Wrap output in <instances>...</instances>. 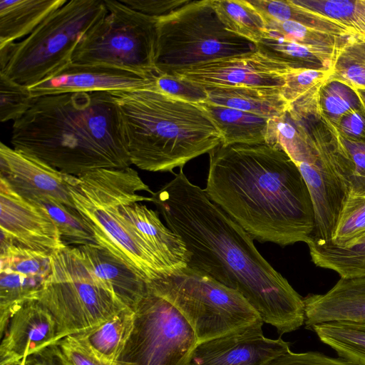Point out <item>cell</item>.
<instances>
[{"mask_svg": "<svg viewBox=\"0 0 365 365\" xmlns=\"http://www.w3.org/2000/svg\"><path fill=\"white\" fill-rule=\"evenodd\" d=\"M150 197L167 227L184 242L187 267L239 292L280 335L304 324V298L261 255L254 239L192 184L182 168Z\"/></svg>", "mask_w": 365, "mask_h": 365, "instance_id": "6da1fadb", "label": "cell"}, {"mask_svg": "<svg viewBox=\"0 0 365 365\" xmlns=\"http://www.w3.org/2000/svg\"><path fill=\"white\" fill-rule=\"evenodd\" d=\"M209 155L206 194L253 239L280 246L312 240L311 195L284 150L265 143L220 144Z\"/></svg>", "mask_w": 365, "mask_h": 365, "instance_id": "7a4b0ae2", "label": "cell"}, {"mask_svg": "<svg viewBox=\"0 0 365 365\" xmlns=\"http://www.w3.org/2000/svg\"><path fill=\"white\" fill-rule=\"evenodd\" d=\"M13 148L74 176L131 165L119 109L111 93L34 97L13 123Z\"/></svg>", "mask_w": 365, "mask_h": 365, "instance_id": "3957f363", "label": "cell"}, {"mask_svg": "<svg viewBox=\"0 0 365 365\" xmlns=\"http://www.w3.org/2000/svg\"><path fill=\"white\" fill-rule=\"evenodd\" d=\"M153 85L113 94L131 165L174 173V168L220 145L222 135L201 104L168 95Z\"/></svg>", "mask_w": 365, "mask_h": 365, "instance_id": "277c9868", "label": "cell"}, {"mask_svg": "<svg viewBox=\"0 0 365 365\" xmlns=\"http://www.w3.org/2000/svg\"><path fill=\"white\" fill-rule=\"evenodd\" d=\"M69 190L75 208L98 245L131 267L148 282L169 273L161 261L123 217V205L151 197L153 192L130 167L106 168L71 175Z\"/></svg>", "mask_w": 365, "mask_h": 365, "instance_id": "5b68a950", "label": "cell"}, {"mask_svg": "<svg viewBox=\"0 0 365 365\" xmlns=\"http://www.w3.org/2000/svg\"><path fill=\"white\" fill-rule=\"evenodd\" d=\"M104 0H71L24 40L0 46V73L31 88L72 62L75 48L107 14Z\"/></svg>", "mask_w": 365, "mask_h": 365, "instance_id": "8992f818", "label": "cell"}, {"mask_svg": "<svg viewBox=\"0 0 365 365\" xmlns=\"http://www.w3.org/2000/svg\"><path fill=\"white\" fill-rule=\"evenodd\" d=\"M147 285L149 292L184 316L197 344L263 322L239 292L187 266L150 279Z\"/></svg>", "mask_w": 365, "mask_h": 365, "instance_id": "52a82bcc", "label": "cell"}, {"mask_svg": "<svg viewBox=\"0 0 365 365\" xmlns=\"http://www.w3.org/2000/svg\"><path fill=\"white\" fill-rule=\"evenodd\" d=\"M157 27L158 74L257 50L256 43L226 28L212 0L190 1L159 18Z\"/></svg>", "mask_w": 365, "mask_h": 365, "instance_id": "ba28073f", "label": "cell"}, {"mask_svg": "<svg viewBox=\"0 0 365 365\" xmlns=\"http://www.w3.org/2000/svg\"><path fill=\"white\" fill-rule=\"evenodd\" d=\"M51 271L38 295L57 326L58 341L101 325L127 308L105 289L82 262L76 247L51 255Z\"/></svg>", "mask_w": 365, "mask_h": 365, "instance_id": "9c48e42d", "label": "cell"}, {"mask_svg": "<svg viewBox=\"0 0 365 365\" xmlns=\"http://www.w3.org/2000/svg\"><path fill=\"white\" fill-rule=\"evenodd\" d=\"M104 2L107 14L78 43L72 62L158 74L155 61L159 18L136 11L120 1Z\"/></svg>", "mask_w": 365, "mask_h": 365, "instance_id": "30bf717a", "label": "cell"}, {"mask_svg": "<svg viewBox=\"0 0 365 365\" xmlns=\"http://www.w3.org/2000/svg\"><path fill=\"white\" fill-rule=\"evenodd\" d=\"M134 326L118 362L120 365H187L197 344L184 316L150 292L135 307Z\"/></svg>", "mask_w": 365, "mask_h": 365, "instance_id": "8fae6325", "label": "cell"}, {"mask_svg": "<svg viewBox=\"0 0 365 365\" xmlns=\"http://www.w3.org/2000/svg\"><path fill=\"white\" fill-rule=\"evenodd\" d=\"M293 69L259 51L196 64L173 75L205 88L246 87L282 91Z\"/></svg>", "mask_w": 365, "mask_h": 365, "instance_id": "7c38bea8", "label": "cell"}, {"mask_svg": "<svg viewBox=\"0 0 365 365\" xmlns=\"http://www.w3.org/2000/svg\"><path fill=\"white\" fill-rule=\"evenodd\" d=\"M1 240L51 256L66 245L41 207L15 192L0 178Z\"/></svg>", "mask_w": 365, "mask_h": 365, "instance_id": "4fadbf2b", "label": "cell"}, {"mask_svg": "<svg viewBox=\"0 0 365 365\" xmlns=\"http://www.w3.org/2000/svg\"><path fill=\"white\" fill-rule=\"evenodd\" d=\"M51 271V256L1 240V336L13 312L24 302L38 299Z\"/></svg>", "mask_w": 365, "mask_h": 365, "instance_id": "5bb4252c", "label": "cell"}, {"mask_svg": "<svg viewBox=\"0 0 365 365\" xmlns=\"http://www.w3.org/2000/svg\"><path fill=\"white\" fill-rule=\"evenodd\" d=\"M157 75L104 64L71 62L29 88L34 98L71 93H113L149 88Z\"/></svg>", "mask_w": 365, "mask_h": 365, "instance_id": "9a60e30c", "label": "cell"}, {"mask_svg": "<svg viewBox=\"0 0 365 365\" xmlns=\"http://www.w3.org/2000/svg\"><path fill=\"white\" fill-rule=\"evenodd\" d=\"M262 324H253L197 344L187 365H267L290 351L289 343L282 338L265 337Z\"/></svg>", "mask_w": 365, "mask_h": 365, "instance_id": "2e32d148", "label": "cell"}, {"mask_svg": "<svg viewBox=\"0 0 365 365\" xmlns=\"http://www.w3.org/2000/svg\"><path fill=\"white\" fill-rule=\"evenodd\" d=\"M1 339L0 363L24 360L58 341L53 316L37 299L13 312Z\"/></svg>", "mask_w": 365, "mask_h": 365, "instance_id": "e0dca14e", "label": "cell"}, {"mask_svg": "<svg viewBox=\"0 0 365 365\" xmlns=\"http://www.w3.org/2000/svg\"><path fill=\"white\" fill-rule=\"evenodd\" d=\"M0 178L17 193L48 195L75 208L69 190L71 175L3 143L0 144Z\"/></svg>", "mask_w": 365, "mask_h": 365, "instance_id": "ac0fdd59", "label": "cell"}, {"mask_svg": "<svg viewBox=\"0 0 365 365\" xmlns=\"http://www.w3.org/2000/svg\"><path fill=\"white\" fill-rule=\"evenodd\" d=\"M76 249L82 262L97 282L123 306L134 310L148 292L146 279L98 245H82Z\"/></svg>", "mask_w": 365, "mask_h": 365, "instance_id": "d6986e66", "label": "cell"}, {"mask_svg": "<svg viewBox=\"0 0 365 365\" xmlns=\"http://www.w3.org/2000/svg\"><path fill=\"white\" fill-rule=\"evenodd\" d=\"M307 328L335 321L365 323V277L340 279L325 294L304 297Z\"/></svg>", "mask_w": 365, "mask_h": 365, "instance_id": "ffe728a7", "label": "cell"}, {"mask_svg": "<svg viewBox=\"0 0 365 365\" xmlns=\"http://www.w3.org/2000/svg\"><path fill=\"white\" fill-rule=\"evenodd\" d=\"M120 212L168 272L187 266L188 253L184 242L161 222L158 212L140 202L123 205Z\"/></svg>", "mask_w": 365, "mask_h": 365, "instance_id": "44dd1931", "label": "cell"}, {"mask_svg": "<svg viewBox=\"0 0 365 365\" xmlns=\"http://www.w3.org/2000/svg\"><path fill=\"white\" fill-rule=\"evenodd\" d=\"M67 0H0V46L31 34Z\"/></svg>", "mask_w": 365, "mask_h": 365, "instance_id": "7402d4cb", "label": "cell"}, {"mask_svg": "<svg viewBox=\"0 0 365 365\" xmlns=\"http://www.w3.org/2000/svg\"><path fill=\"white\" fill-rule=\"evenodd\" d=\"M207 103L272 118L289 109L281 91L246 87L205 88Z\"/></svg>", "mask_w": 365, "mask_h": 365, "instance_id": "603a6c76", "label": "cell"}, {"mask_svg": "<svg viewBox=\"0 0 365 365\" xmlns=\"http://www.w3.org/2000/svg\"><path fill=\"white\" fill-rule=\"evenodd\" d=\"M217 124L222 135L221 144H258L265 143L267 118L214 105L201 104Z\"/></svg>", "mask_w": 365, "mask_h": 365, "instance_id": "cb8c5ba5", "label": "cell"}, {"mask_svg": "<svg viewBox=\"0 0 365 365\" xmlns=\"http://www.w3.org/2000/svg\"><path fill=\"white\" fill-rule=\"evenodd\" d=\"M259 51L292 69H334L339 51L302 45L282 38L264 36L258 43Z\"/></svg>", "mask_w": 365, "mask_h": 365, "instance_id": "d4e9b609", "label": "cell"}, {"mask_svg": "<svg viewBox=\"0 0 365 365\" xmlns=\"http://www.w3.org/2000/svg\"><path fill=\"white\" fill-rule=\"evenodd\" d=\"M135 312L125 308L101 325L85 332L81 336L101 357L118 362L133 329Z\"/></svg>", "mask_w": 365, "mask_h": 365, "instance_id": "484cf974", "label": "cell"}, {"mask_svg": "<svg viewBox=\"0 0 365 365\" xmlns=\"http://www.w3.org/2000/svg\"><path fill=\"white\" fill-rule=\"evenodd\" d=\"M265 143L284 150L296 165L309 162L315 153L304 123L289 110L268 119Z\"/></svg>", "mask_w": 365, "mask_h": 365, "instance_id": "4316f807", "label": "cell"}, {"mask_svg": "<svg viewBox=\"0 0 365 365\" xmlns=\"http://www.w3.org/2000/svg\"><path fill=\"white\" fill-rule=\"evenodd\" d=\"M311 329L339 357L365 365V323L335 321L318 324Z\"/></svg>", "mask_w": 365, "mask_h": 365, "instance_id": "83f0119b", "label": "cell"}, {"mask_svg": "<svg viewBox=\"0 0 365 365\" xmlns=\"http://www.w3.org/2000/svg\"><path fill=\"white\" fill-rule=\"evenodd\" d=\"M307 245L316 266L331 269L341 278L365 277V240L349 247H340L331 242L312 240Z\"/></svg>", "mask_w": 365, "mask_h": 365, "instance_id": "f1b7e54d", "label": "cell"}, {"mask_svg": "<svg viewBox=\"0 0 365 365\" xmlns=\"http://www.w3.org/2000/svg\"><path fill=\"white\" fill-rule=\"evenodd\" d=\"M45 210L58 227L65 245H97L92 232L76 208L57 199L36 192L18 193Z\"/></svg>", "mask_w": 365, "mask_h": 365, "instance_id": "f546056e", "label": "cell"}, {"mask_svg": "<svg viewBox=\"0 0 365 365\" xmlns=\"http://www.w3.org/2000/svg\"><path fill=\"white\" fill-rule=\"evenodd\" d=\"M249 2L263 18L279 21H294L330 34L353 37L352 34L345 27L325 16L294 4L292 0H251Z\"/></svg>", "mask_w": 365, "mask_h": 365, "instance_id": "4dcf8cb0", "label": "cell"}, {"mask_svg": "<svg viewBox=\"0 0 365 365\" xmlns=\"http://www.w3.org/2000/svg\"><path fill=\"white\" fill-rule=\"evenodd\" d=\"M212 5L226 28L255 43L265 36L262 16L246 0H212Z\"/></svg>", "mask_w": 365, "mask_h": 365, "instance_id": "1f68e13d", "label": "cell"}, {"mask_svg": "<svg viewBox=\"0 0 365 365\" xmlns=\"http://www.w3.org/2000/svg\"><path fill=\"white\" fill-rule=\"evenodd\" d=\"M263 19L266 25L264 36L282 38L308 46L340 51L354 38L330 34L294 21Z\"/></svg>", "mask_w": 365, "mask_h": 365, "instance_id": "d6a6232c", "label": "cell"}, {"mask_svg": "<svg viewBox=\"0 0 365 365\" xmlns=\"http://www.w3.org/2000/svg\"><path fill=\"white\" fill-rule=\"evenodd\" d=\"M318 102L323 115L334 125L344 114L363 108L355 88L331 77L319 88Z\"/></svg>", "mask_w": 365, "mask_h": 365, "instance_id": "836d02e7", "label": "cell"}, {"mask_svg": "<svg viewBox=\"0 0 365 365\" xmlns=\"http://www.w3.org/2000/svg\"><path fill=\"white\" fill-rule=\"evenodd\" d=\"M364 240H365V195L349 194L331 242L340 247H349Z\"/></svg>", "mask_w": 365, "mask_h": 365, "instance_id": "e575fe53", "label": "cell"}, {"mask_svg": "<svg viewBox=\"0 0 365 365\" xmlns=\"http://www.w3.org/2000/svg\"><path fill=\"white\" fill-rule=\"evenodd\" d=\"M352 38L338 53L331 77L365 89V51Z\"/></svg>", "mask_w": 365, "mask_h": 365, "instance_id": "d590c367", "label": "cell"}, {"mask_svg": "<svg viewBox=\"0 0 365 365\" xmlns=\"http://www.w3.org/2000/svg\"><path fill=\"white\" fill-rule=\"evenodd\" d=\"M34 97L28 87L0 73V120L1 123L21 118L29 109Z\"/></svg>", "mask_w": 365, "mask_h": 365, "instance_id": "8d00e7d4", "label": "cell"}, {"mask_svg": "<svg viewBox=\"0 0 365 365\" xmlns=\"http://www.w3.org/2000/svg\"><path fill=\"white\" fill-rule=\"evenodd\" d=\"M307 10L325 16L347 29L356 38V0H292Z\"/></svg>", "mask_w": 365, "mask_h": 365, "instance_id": "74e56055", "label": "cell"}, {"mask_svg": "<svg viewBox=\"0 0 365 365\" xmlns=\"http://www.w3.org/2000/svg\"><path fill=\"white\" fill-rule=\"evenodd\" d=\"M332 70L293 69L281 92L290 105L320 88L332 75Z\"/></svg>", "mask_w": 365, "mask_h": 365, "instance_id": "f35d334b", "label": "cell"}, {"mask_svg": "<svg viewBox=\"0 0 365 365\" xmlns=\"http://www.w3.org/2000/svg\"><path fill=\"white\" fill-rule=\"evenodd\" d=\"M153 87L168 95L191 103L202 104L208 100L205 87L173 75L158 73Z\"/></svg>", "mask_w": 365, "mask_h": 365, "instance_id": "ab89813d", "label": "cell"}, {"mask_svg": "<svg viewBox=\"0 0 365 365\" xmlns=\"http://www.w3.org/2000/svg\"><path fill=\"white\" fill-rule=\"evenodd\" d=\"M57 344L73 365H120L101 357L78 335L68 336Z\"/></svg>", "mask_w": 365, "mask_h": 365, "instance_id": "60d3db41", "label": "cell"}, {"mask_svg": "<svg viewBox=\"0 0 365 365\" xmlns=\"http://www.w3.org/2000/svg\"><path fill=\"white\" fill-rule=\"evenodd\" d=\"M352 166L349 194L365 195V142H356L340 136Z\"/></svg>", "mask_w": 365, "mask_h": 365, "instance_id": "b9f144b4", "label": "cell"}, {"mask_svg": "<svg viewBox=\"0 0 365 365\" xmlns=\"http://www.w3.org/2000/svg\"><path fill=\"white\" fill-rule=\"evenodd\" d=\"M267 365H356L342 358L328 356L318 351L294 353L289 351Z\"/></svg>", "mask_w": 365, "mask_h": 365, "instance_id": "7bdbcfd3", "label": "cell"}, {"mask_svg": "<svg viewBox=\"0 0 365 365\" xmlns=\"http://www.w3.org/2000/svg\"><path fill=\"white\" fill-rule=\"evenodd\" d=\"M132 9L145 15L160 18L188 4V0H120Z\"/></svg>", "mask_w": 365, "mask_h": 365, "instance_id": "ee69618b", "label": "cell"}, {"mask_svg": "<svg viewBox=\"0 0 365 365\" xmlns=\"http://www.w3.org/2000/svg\"><path fill=\"white\" fill-rule=\"evenodd\" d=\"M334 126L340 136L352 141L365 142L364 108L344 114Z\"/></svg>", "mask_w": 365, "mask_h": 365, "instance_id": "f6af8a7d", "label": "cell"}, {"mask_svg": "<svg viewBox=\"0 0 365 365\" xmlns=\"http://www.w3.org/2000/svg\"><path fill=\"white\" fill-rule=\"evenodd\" d=\"M24 365H73L58 345L52 344L24 359Z\"/></svg>", "mask_w": 365, "mask_h": 365, "instance_id": "bcb514c9", "label": "cell"}, {"mask_svg": "<svg viewBox=\"0 0 365 365\" xmlns=\"http://www.w3.org/2000/svg\"><path fill=\"white\" fill-rule=\"evenodd\" d=\"M359 97L361 99L362 106L365 110V89L355 88Z\"/></svg>", "mask_w": 365, "mask_h": 365, "instance_id": "7dc6e473", "label": "cell"}, {"mask_svg": "<svg viewBox=\"0 0 365 365\" xmlns=\"http://www.w3.org/2000/svg\"><path fill=\"white\" fill-rule=\"evenodd\" d=\"M24 359L21 361L0 363V365H24Z\"/></svg>", "mask_w": 365, "mask_h": 365, "instance_id": "c3c4849f", "label": "cell"}, {"mask_svg": "<svg viewBox=\"0 0 365 365\" xmlns=\"http://www.w3.org/2000/svg\"><path fill=\"white\" fill-rule=\"evenodd\" d=\"M354 41L365 51V40L354 38Z\"/></svg>", "mask_w": 365, "mask_h": 365, "instance_id": "681fc988", "label": "cell"}]
</instances>
